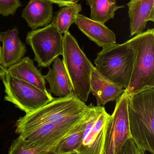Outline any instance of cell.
<instances>
[{"mask_svg":"<svg viewBox=\"0 0 154 154\" xmlns=\"http://www.w3.org/2000/svg\"><path fill=\"white\" fill-rule=\"evenodd\" d=\"M131 138L144 153L154 154V87L127 94Z\"/></svg>","mask_w":154,"mask_h":154,"instance_id":"obj_1","label":"cell"},{"mask_svg":"<svg viewBox=\"0 0 154 154\" xmlns=\"http://www.w3.org/2000/svg\"><path fill=\"white\" fill-rule=\"evenodd\" d=\"M90 108L74 93L65 97L55 98L47 105L20 117L15 124V133L19 135L50 123L63 122L84 114Z\"/></svg>","mask_w":154,"mask_h":154,"instance_id":"obj_2","label":"cell"},{"mask_svg":"<svg viewBox=\"0 0 154 154\" xmlns=\"http://www.w3.org/2000/svg\"><path fill=\"white\" fill-rule=\"evenodd\" d=\"M62 56L73 93L86 104L90 92V75L94 66L69 31L63 36Z\"/></svg>","mask_w":154,"mask_h":154,"instance_id":"obj_3","label":"cell"},{"mask_svg":"<svg viewBox=\"0 0 154 154\" xmlns=\"http://www.w3.org/2000/svg\"><path fill=\"white\" fill-rule=\"evenodd\" d=\"M126 42L134 52L133 72L125 89L127 94L154 87V29H148Z\"/></svg>","mask_w":154,"mask_h":154,"instance_id":"obj_4","label":"cell"},{"mask_svg":"<svg viewBox=\"0 0 154 154\" xmlns=\"http://www.w3.org/2000/svg\"><path fill=\"white\" fill-rule=\"evenodd\" d=\"M134 49L126 42L102 49L94 60L96 69L104 76L127 89L134 67Z\"/></svg>","mask_w":154,"mask_h":154,"instance_id":"obj_5","label":"cell"},{"mask_svg":"<svg viewBox=\"0 0 154 154\" xmlns=\"http://www.w3.org/2000/svg\"><path fill=\"white\" fill-rule=\"evenodd\" d=\"M87 112L63 122L45 124L19 135L24 138L28 146L42 152H53L64 139L73 133L83 121Z\"/></svg>","mask_w":154,"mask_h":154,"instance_id":"obj_6","label":"cell"},{"mask_svg":"<svg viewBox=\"0 0 154 154\" xmlns=\"http://www.w3.org/2000/svg\"><path fill=\"white\" fill-rule=\"evenodd\" d=\"M0 79L5 88V100L11 102L26 114L37 110L54 99L49 92L12 76L6 69Z\"/></svg>","mask_w":154,"mask_h":154,"instance_id":"obj_7","label":"cell"},{"mask_svg":"<svg viewBox=\"0 0 154 154\" xmlns=\"http://www.w3.org/2000/svg\"><path fill=\"white\" fill-rule=\"evenodd\" d=\"M26 42L31 48L38 66L49 67L56 58L62 56L63 36L52 23L29 32Z\"/></svg>","mask_w":154,"mask_h":154,"instance_id":"obj_8","label":"cell"},{"mask_svg":"<svg viewBox=\"0 0 154 154\" xmlns=\"http://www.w3.org/2000/svg\"><path fill=\"white\" fill-rule=\"evenodd\" d=\"M130 138L127 94L125 89L124 92L116 100L115 110L107 122L101 154H116Z\"/></svg>","mask_w":154,"mask_h":154,"instance_id":"obj_9","label":"cell"},{"mask_svg":"<svg viewBox=\"0 0 154 154\" xmlns=\"http://www.w3.org/2000/svg\"><path fill=\"white\" fill-rule=\"evenodd\" d=\"M103 106L95 107L86 125L77 154H101L107 122L110 117Z\"/></svg>","mask_w":154,"mask_h":154,"instance_id":"obj_10","label":"cell"},{"mask_svg":"<svg viewBox=\"0 0 154 154\" xmlns=\"http://www.w3.org/2000/svg\"><path fill=\"white\" fill-rule=\"evenodd\" d=\"M19 33L16 28L0 32V42L2 44L0 64L4 69L18 63L27 52L26 46L20 39Z\"/></svg>","mask_w":154,"mask_h":154,"instance_id":"obj_11","label":"cell"},{"mask_svg":"<svg viewBox=\"0 0 154 154\" xmlns=\"http://www.w3.org/2000/svg\"><path fill=\"white\" fill-rule=\"evenodd\" d=\"M74 23L87 37L99 47L104 49L117 44L115 32L104 23L80 14L77 16Z\"/></svg>","mask_w":154,"mask_h":154,"instance_id":"obj_12","label":"cell"},{"mask_svg":"<svg viewBox=\"0 0 154 154\" xmlns=\"http://www.w3.org/2000/svg\"><path fill=\"white\" fill-rule=\"evenodd\" d=\"M127 5L130 37L143 33L147 22H154V0H130Z\"/></svg>","mask_w":154,"mask_h":154,"instance_id":"obj_13","label":"cell"},{"mask_svg":"<svg viewBox=\"0 0 154 154\" xmlns=\"http://www.w3.org/2000/svg\"><path fill=\"white\" fill-rule=\"evenodd\" d=\"M90 92L97 101V106H104L108 102L116 100L125 89L101 75L95 67L90 75Z\"/></svg>","mask_w":154,"mask_h":154,"instance_id":"obj_14","label":"cell"},{"mask_svg":"<svg viewBox=\"0 0 154 154\" xmlns=\"http://www.w3.org/2000/svg\"><path fill=\"white\" fill-rule=\"evenodd\" d=\"M21 16L33 30L45 27L53 19L52 3L47 0H30Z\"/></svg>","mask_w":154,"mask_h":154,"instance_id":"obj_15","label":"cell"},{"mask_svg":"<svg viewBox=\"0 0 154 154\" xmlns=\"http://www.w3.org/2000/svg\"><path fill=\"white\" fill-rule=\"evenodd\" d=\"M52 68L43 78L49 84L50 92L59 97H65L73 94L69 78L62 60L59 57L52 62Z\"/></svg>","mask_w":154,"mask_h":154,"instance_id":"obj_16","label":"cell"},{"mask_svg":"<svg viewBox=\"0 0 154 154\" xmlns=\"http://www.w3.org/2000/svg\"><path fill=\"white\" fill-rule=\"evenodd\" d=\"M6 70L12 76L30 83L44 92H48L43 75L29 57L23 58L18 63Z\"/></svg>","mask_w":154,"mask_h":154,"instance_id":"obj_17","label":"cell"},{"mask_svg":"<svg viewBox=\"0 0 154 154\" xmlns=\"http://www.w3.org/2000/svg\"><path fill=\"white\" fill-rule=\"evenodd\" d=\"M90 8V19L105 24L115 17L116 11L124 7L117 5L116 0H86Z\"/></svg>","mask_w":154,"mask_h":154,"instance_id":"obj_18","label":"cell"},{"mask_svg":"<svg viewBox=\"0 0 154 154\" xmlns=\"http://www.w3.org/2000/svg\"><path fill=\"white\" fill-rule=\"evenodd\" d=\"M96 106L91 105V108L77 129L64 139L55 151V154H70L77 153L83 137L87 122L92 116Z\"/></svg>","mask_w":154,"mask_h":154,"instance_id":"obj_19","label":"cell"},{"mask_svg":"<svg viewBox=\"0 0 154 154\" xmlns=\"http://www.w3.org/2000/svg\"><path fill=\"white\" fill-rule=\"evenodd\" d=\"M81 10L82 6L78 2L73 5L63 6L57 12L52 23L61 34H64L68 31Z\"/></svg>","mask_w":154,"mask_h":154,"instance_id":"obj_20","label":"cell"},{"mask_svg":"<svg viewBox=\"0 0 154 154\" xmlns=\"http://www.w3.org/2000/svg\"><path fill=\"white\" fill-rule=\"evenodd\" d=\"M8 154H55L53 152H42L27 145L23 137H19L13 141Z\"/></svg>","mask_w":154,"mask_h":154,"instance_id":"obj_21","label":"cell"},{"mask_svg":"<svg viewBox=\"0 0 154 154\" xmlns=\"http://www.w3.org/2000/svg\"><path fill=\"white\" fill-rule=\"evenodd\" d=\"M22 5L20 0H0V15L5 17L14 15Z\"/></svg>","mask_w":154,"mask_h":154,"instance_id":"obj_22","label":"cell"},{"mask_svg":"<svg viewBox=\"0 0 154 154\" xmlns=\"http://www.w3.org/2000/svg\"><path fill=\"white\" fill-rule=\"evenodd\" d=\"M132 138L127 139L116 154H144Z\"/></svg>","mask_w":154,"mask_h":154,"instance_id":"obj_23","label":"cell"},{"mask_svg":"<svg viewBox=\"0 0 154 154\" xmlns=\"http://www.w3.org/2000/svg\"><path fill=\"white\" fill-rule=\"evenodd\" d=\"M52 3L58 5L60 7L69 6L74 5L78 2L79 0H47Z\"/></svg>","mask_w":154,"mask_h":154,"instance_id":"obj_24","label":"cell"},{"mask_svg":"<svg viewBox=\"0 0 154 154\" xmlns=\"http://www.w3.org/2000/svg\"><path fill=\"white\" fill-rule=\"evenodd\" d=\"M1 47L0 46V57H1ZM5 70L6 69H4L3 68L2 66H1V64H0V76L2 75L3 73H4Z\"/></svg>","mask_w":154,"mask_h":154,"instance_id":"obj_25","label":"cell"},{"mask_svg":"<svg viewBox=\"0 0 154 154\" xmlns=\"http://www.w3.org/2000/svg\"><path fill=\"white\" fill-rule=\"evenodd\" d=\"M77 154L76 153H72V154Z\"/></svg>","mask_w":154,"mask_h":154,"instance_id":"obj_26","label":"cell"}]
</instances>
